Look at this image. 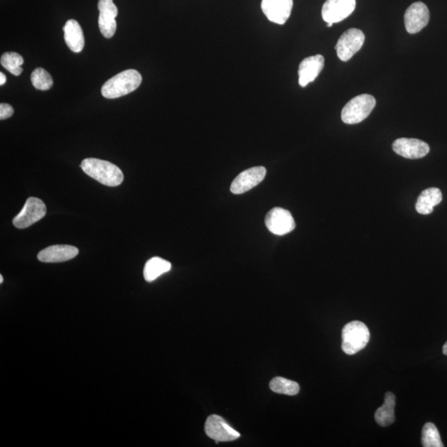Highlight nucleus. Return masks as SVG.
<instances>
[{"mask_svg":"<svg viewBox=\"0 0 447 447\" xmlns=\"http://www.w3.org/2000/svg\"><path fill=\"white\" fill-rule=\"evenodd\" d=\"M80 168L90 178L108 187H118L124 181L122 171L107 161L87 158L82 161Z\"/></svg>","mask_w":447,"mask_h":447,"instance_id":"f257e3e1","label":"nucleus"},{"mask_svg":"<svg viewBox=\"0 0 447 447\" xmlns=\"http://www.w3.org/2000/svg\"><path fill=\"white\" fill-rule=\"evenodd\" d=\"M142 82V75L136 70L129 69L110 78L103 85L104 98L117 99L134 92Z\"/></svg>","mask_w":447,"mask_h":447,"instance_id":"f03ea898","label":"nucleus"},{"mask_svg":"<svg viewBox=\"0 0 447 447\" xmlns=\"http://www.w3.org/2000/svg\"><path fill=\"white\" fill-rule=\"evenodd\" d=\"M370 339V333L367 325L361 321H353L344 326L341 348L346 355H353L365 348Z\"/></svg>","mask_w":447,"mask_h":447,"instance_id":"7ed1b4c3","label":"nucleus"},{"mask_svg":"<svg viewBox=\"0 0 447 447\" xmlns=\"http://www.w3.org/2000/svg\"><path fill=\"white\" fill-rule=\"evenodd\" d=\"M376 100L373 95H357L345 104L341 112V119L345 124H355L362 122L373 112Z\"/></svg>","mask_w":447,"mask_h":447,"instance_id":"20e7f679","label":"nucleus"},{"mask_svg":"<svg viewBox=\"0 0 447 447\" xmlns=\"http://www.w3.org/2000/svg\"><path fill=\"white\" fill-rule=\"evenodd\" d=\"M365 37L361 30L350 28L345 31L339 38L335 45V51L338 57L343 62H348L363 47Z\"/></svg>","mask_w":447,"mask_h":447,"instance_id":"39448f33","label":"nucleus"},{"mask_svg":"<svg viewBox=\"0 0 447 447\" xmlns=\"http://www.w3.org/2000/svg\"><path fill=\"white\" fill-rule=\"evenodd\" d=\"M46 213V205L41 199L30 198L21 212L13 220V224L18 229H26L42 220Z\"/></svg>","mask_w":447,"mask_h":447,"instance_id":"423d86ee","label":"nucleus"},{"mask_svg":"<svg viewBox=\"0 0 447 447\" xmlns=\"http://www.w3.org/2000/svg\"><path fill=\"white\" fill-rule=\"evenodd\" d=\"M265 225L271 233L276 235H287L296 227L295 220L289 210L275 208L268 212Z\"/></svg>","mask_w":447,"mask_h":447,"instance_id":"0eeeda50","label":"nucleus"},{"mask_svg":"<svg viewBox=\"0 0 447 447\" xmlns=\"http://www.w3.org/2000/svg\"><path fill=\"white\" fill-rule=\"evenodd\" d=\"M355 6V0H326L321 15L326 23H339L348 18Z\"/></svg>","mask_w":447,"mask_h":447,"instance_id":"6e6552de","label":"nucleus"},{"mask_svg":"<svg viewBox=\"0 0 447 447\" xmlns=\"http://www.w3.org/2000/svg\"><path fill=\"white\" fill-rule=\"evenodd\" d=\"M205 433L218 443L219 441H232L238 439L240 434L231 428L222 416H210L205 425Z\"/></svg>","mask_w":447,"mask_h":447,"instance_id":"1a4fd4ad","label":"nucleus"},{"mask_svg":"<svg viewBox=\"0 0 447 447\" xmlns=\"http://www.w3.org/2000/svg\"><path fill=\"white\" fill-rule=\"evenodd\" d=\"M429 9L423 2L411 4L404 14L405 27L410 34L419 33L429 24Z\"/></svg>","mask_w":447,"mask_h":447,"instance_id":"9d476101","label":"nucleus"},{"mask_svg":"<svg viewBox=\"0 0 447 447\" xmlns=\"http://www.w3.org/2000/svg\"><path fill=\"white\" fill-rule=\"evenodd\" d=\"M98 9L99 11L98 24L100 33L104 38H112L117 32V17L118 9L113 0H99Z\"/></svg>","mask_w":447,"mask_h":447,"instance_id":"9b49d317","label":"nucleus"},{"mask_svg":"<svg viewBox=\"0 0 447 447\" xmlns=\"http://www.w3.org/2000/svg\"><path fill=\"white\" fill-rule=\"evenodd\" d=\"M293 6V0H262L261 3V9L269 21L280 25L287 22Z\"/></svg>","mask_w":447,"mask_h":447,"instance_id":"f8f14e48","label":"nucleus"},{"mask_svg":"<svg viewBox=\"0 0 447 447\" xmlns=\"http://www.w3.org/2000/svg\"><path fill=\"white\" fill-rule=\"evenodd\" d=\"M266 168L254 167L244 171L231 184L230 190L234 194H243L258 185L264 179Z\"/></svg>","mask_w":447,"mask_h":447,"instance_id":"ddd939ff","label":"nucleus"},{"mask_svg":"<svg viewBox=\"0 0 447 447\" xmlns=\"http://www.w3.org/2000/svg\"><path fill=\"white\" fill-rule=\"evenodd\" d=\"M393 149L397 154L409 159L421 158L430 152L429 145L416 139H397L393 144Z\"/></svg>","mask_w":447,"mask_h":447,"instance_id":"4468645a","label":"nucleus"},{"mask_svg":"<svg viewBox=\"0 0 447 447\" xmlns=\"http://www.w3.org/2000/svg\"><path fill=\"white\" fill-rule=\"evenodd\" d=\"M325 59L321 55H315L306 58L299 65L298 82L300 87H306L309 83L314 82L323 71Z\"/></svg>","mask_w":447,"mask_h":447,"instance_id":"2eb2a0df","label":"nucleus"},{"mask_svg":"<svg viewBox=\"0 0 447 447\" xmlns=\"http://www.w3.org/2000/svg\"><path fill=\"white\" fill-rule=\"evenodd\" d=\"M78 254L79 249L74 246L58 244L40 251L38 259L43 263H62L77 257Z\"/></svg>","mask_w":447,"mask_h":447,"instance_id":"dca6fc26","label":"nucleus"},{"mask_svg":"<svg viewBox=\"0 0 447 447\" xmlns=\"http://www.w3.org/2000/svg\"><path fill=\"white\" fill-rule=\"evenodd\" d=\"M64 39L70 50L73 53H80L85 47L83 30L78 22L71 19L63 28Z\"/></svg>","mask_w":447,"mask_h":447,"instance_id":"f3484780","label":"nucleus"},{"mask_svg":"<svg viewBox=\"0 0 447 447\" xmlns=\"http://www.w3.org/2000/svg\"><path fill=\"white\" fill-rule=\"evenodd\" d=\"M443 200V194L440 189L431 188L421 193L416 200V210L419 214L429 215L433 213V208Z\"/></svg>","mask_w":447,"mask_h":447,"instance_id":"a211bd4d","label":"nucleus"},{"mask_svg":"<svg viewBox=\"0 0 447 447\" xmlns=\"http://www.w3.org/2000/svg\"><path fill=\"white\" fill-rule=\"evenodd\" d=\"M395 395L391 393V392L386 393L384 404L375 411V419L376 423L381 426H388L393 424L395 421Z\"/></svg>","mask_w":447,"mask_h":447,"instance_id":"6ab92c4d","label":"nucleus"},{"mask_svg":"<svg viewBox=\"0 0 447 447\" xmlns=\"http://www.w3.org/2000/svg\"><path fill=\"white\" fill-rule=\"evenodd\" d=\"M172 264L168 261L159 257L150 259L145 264L144 276L147 282L151 283L157 279L161 275L169 272Z\"/></svg>","mask_w":447,"mask_h":447,"instance_id":"aec40b11","label":"nucleus"},{"mask_svg":"<svg viewBox=\"0 0 447 447\" xmlns=\"http://www.w3.org/2000/svg\"><path fill=\"white\" fill-rule=\"evenodd\" d=\"M269 387L274 393L289 396L297 395L300 390L297 382L282 378V377H276L271 380Z\"/></svg>","mask_w":447,"mask_h":447,"instance_id":"412c9836","label":"nucleus"},{"mask_svg":"<svg viewBox=\"0 0 447 447\" xmlns=\"http://www.w3.org/2000/svg\"><path fill=\"white\" fill-rule=\"evenodd\" d=\"M421 445L424 447H443L438 429L431 423H426L421 431Z\"/></svg>","mask_w":447,"mask_h":447,"instance_id":"4be33fe9","label":"nucleus"},{"mask_svg":"<svg viewBox=\"0 0 447 447\" xmlns=\"http://www.w3.org/2000/svg\"><path fill=\"white\" fill-rule=\"evenodd\" d=\"M23 57L17 53H5L1 57L2 66L17 77L23 72Z\"/></svg>","mask_w":447,"mask_h":447,"instance_id":"5701e85b","label":"nucleus"},{"mask_svg":"<svg viewBox=\"0 0 447 447\" xmlns=\"http://www.w3.org/2000/svg\"><path fill=\"white\" fill-rule=\"evenodd\" d=\"M31 80L33 87L40 90H50L53 85L51 75L43 68L35 69L31 75Z\"/></svg>","mask_w":447,"mask_h":447,"instance_id":"b1692460","label":"nucleus"},{"mask_svg":"<svg viewBox=\"0 0 447 447\" xmlns=\"http://www.w3.org/2000/svg\"><path fill=\"white\" fill-rule=\"evenodd\" d=\"M14 110L11 105L9 104H0V119H9L14 114Z\"/></svg>","mask_w":447,"mask_h":447,"instance_id":"393cba45","label":"nucleus"},{"mask_svg":"<svg viewBox=\"0 0 447 447\" xmlns=\"http://www.w3.org/2000/svg\"><path fill=\"white\" fill-rule=\"evenodd\" d=\"M5 82H6V77H5V75L1 72L0 73V85H4Z\"/></svg>","mask_w":447,"mask_h":447,"instance_id":"a878e982","label":"nucleus"},{"mask_svg":"<svg viewBox=\"0 0 447 447\" xmlns=\"http://www.w3.org/2000/svg\"><path fill=\"white\" fill-rule=\"evenodd\" d=\"M443 354H444L445 355H447V341H446V343H445V345H443Z\"/></svg>","mask_w":447,"mask_h":447,"instance_id":"bb28decb","label":"nucleus"},{"mask_svg":"<svg viewBox=\"0 0 447 447\" xmlns=\"http://www.w3.org/2000/svg\"><path fill=\"white\" fill-rule=\"evenodd\" d=\"M4 282V278L2 275H0V284H3Z\"/></svg>","mask_w":447,"mask_h":447,"instance_id":"cd10ccee","label":"nucleus"},{"mask_svg":"<svg viewBox=\"0 0 447 447\" xmlns=\"http://www.w3.org/2000/svg\"><path fill=\"white\" fill-rule=\"evenodd\" d=\"M333 24H334V23H328V25H326V26H328V28H330V27H333Z\"/></svg>","mask_w":447,"mask_h":447,"instance_id":"c85d7f7f","label":"nucleus"}]
</instances>
